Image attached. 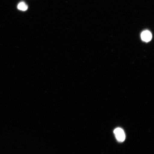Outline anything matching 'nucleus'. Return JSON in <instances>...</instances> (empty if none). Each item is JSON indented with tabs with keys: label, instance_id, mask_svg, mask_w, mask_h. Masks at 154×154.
<instances>
[{
	"label": "nucleus",
	"instance_id": "obj_1",
	"mask_svg": "<svg viewBox=\"0 0 154 154\" xmlns=\"http://www.w3.org/2000/svg\"><path fill=\"white\" fill-rule=\"evenodd\" d=\"M114 133L116 139L119 142L124 141L126 138L124 131L120 128H116L114 131Z\"/></svg>",
	"mask_w": 154,
	"mask_h": 154
},
{
	"label": "nucleus",
	"instance_id": "obj_2",
	"mask_svg": "<svg viewBox=\"0 0 154 154\" xmlns=\"http://www.w3.org/2000/svg\"><path fill=\"white\" fill-rule=\"evenodd\" d=\"M141 37L142 40L144 41L148 42L151 39L152 35L151 32L149 31L146 30L142 32Z\"/></svg>",
	"mask_w": 154,
	"mask_h": 154
},
{
	"label": "nucleus",
	"instance_id": "obj_3",
	"mask_svg": "<svg viewBox=\"0 0 154 154\" xmlns=\"http://www.w3.org/2000/svg\"><path fill=\"white\" fill-rule=\"evenodd\" d=\"M17 7L19 10L22 11H26L28 9V5L24 2H21L19 3Z\"/></svg>",
	"mask_w": 154,
	"mask_h": 154
}]
</instances>
